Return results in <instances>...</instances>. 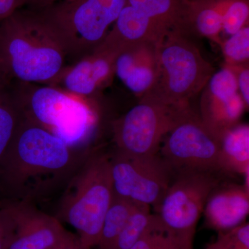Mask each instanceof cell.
Wrapping results in <instances>:
<instances>
[{
  "label": "cell",
  "mask_w": 249,
  "mask_h": 249,
  "mask_svg": "<svg viewBox=\"0 0 249 249\" xmlns=\"http://www.w3.org/2000/svg\"><path fill=\"white\" fill-rule=\"evenodd\" d=\"M60 1V0H45L43 4L42 5V7H41L40 9H45L46 7H48V6H51V5L53 4L54 3L57 2V1Z\"/></svg>",
  "instance_id": "obj_33"
},
{
  "label": "cell",
  "mask_w": 249,
  "mask_h": 249,
  "mask_svg": "<svg viewBox=\"0 0 249 249\" xmlns=\"http://www.w3.org/2000/svg\"><path fill=\"white\" fill-rule=\"evenodd\" d=\"M9 207L15 223V237L8 249H51L70 232L55 217L42 212L31 202H1Z\"/></svg>",
  "instance_id": "obj_12"
},
{
  "label": "cell",
  "mask_w": 249,
  "mask_h": 249,
  "mask_svg": "<svg viewBox=\"0 0 249 249\" xmlns=\"http://www.w3.org/2000/svg\"><path fill=\"white\" fill-rule=\"evenodd\" d=\"M160 43L135 44L124 49L116 57L115 76L139 98L150 91L157 79Z\"/></svg>",
  "instance_id": "obj_14"
},
{
  "label": "cell",
  "mask_w": 249,
  "mask_h": 249,
  "mask_svg": "<svg viewBox=\"0 0 249 249\" xmlns=\"http://www.w3.org/2000/svg\"><path fill=\"white\" fill-rule=\"evenodd\" d=\"M24 116L73 148L85 150L98 127L96 98H86L51 85L12 82Z\"/></svg>",
  "instance_id": "obj_3"
},
{
  "label": "cell",
  "mask_w": 249,
  "mask_h": 249,
  "mask_svg": "<svg viewBox=\"0 0 249 249\" xmlns=\"http://www.w3.org/2000/svg\"><path fill=\"white\" fill-rule=\"evenodd\" d=\"M89 152L70 146L23 114L0 163V203H32L66 186Z\"/></svg>",
  "instance_id": "obj_1"
},
{
  "label": "cell",
  "mask_w": 249,
  "mask_h": 249,
  "mask_svg": "<svg viewBox=\"0 0 249 249\" xmlns=\"http://www.w3.org/2000/svg\"><path fill=\"white\" fill-rule=\"evenodd\" d=\"M201 93L199 117L219 139L228 129L240 124L247 109L239 93L235 74L224 65L214 72Z\"/></svg>",
  "instance_id": "obj_11"
},
{
  "label": "cell",
  "mask_w": 249,
  "mask_h": 249,
  "mask_svg": "<svg viewBox=\"0 0 249 249\" xmlns=\"http://www.w3.org/2000/svg\"><path fill=\"white\" fill-rule=\"evenodd\" d=\"M227 0H190L182 34L206 37L219 45L223 11Z\"/></svg>",
  "instance_id": "obj_17"
},
{
  "label": "cell",
  "mask_w": 249,
  "mask_h": 249,
  "mask_svg": "<svg viewBox=\"0 0 249 249\" xmlns=\"http://www.w3.org/2000/svg\"><path fill=\"white\" fill-rule=\"evenodd\" d=\"M15 223L11 211L4 204H0V249H8L15 237Z\"/></svg>",
  "instance_id": "obj_27"
},
{
  "label": "cell",
  "mask_w": 249,
  "mask_h": 249,
  "mask_svg": "<svg viewBox=\"0 0 249 249\" xmlns=\"http://www.w3.org/2000/svg\"><path fill=\"white\" fill-rule=\"evenodd\" d=\"M205 249H249V222L219 232L217 238Z\"/></svg>",
  "instance_id": "obj_26"
},
{
  "label": "cell",
  "mask_w": 249,
  "mask_h": 249,
  "mask_svg": "<svg viewBox=\"0 0 249 249\" xmlns=\"http://www.w3.org/2000/svg\"><path fill=\"white\" fill-rule=\"evenodd\" d=\"M114 196L110 157L89 152L65 186L55 217L74 228L82 244L92 249Z\"/></svg>",
  "instance_id": "obj_4"
},
{
  "label": "cell",
  "mask_w": 249,
  "mask_h": 249,
  "mask_svg": "<svg viewBox=\"0 0 249 249\" xmlns=\"http://www.w3.org/2000/svg\"><path fill=\"white\" fill-rule=\"evenodd\" d=\"M139 204L114 196L103 220L98 249H114L118 237Z\"/></svg>",
  "instance_id": "obj_20"
},
{
  "label": "cell",
  "mask_w": 249,
  "mask_h": 249,
  "mask_svg": "<svg viewBox=\"0 0 249 249\" xmlns=\"http://www.w3.org/2000/svg\"><path fill=\"white\" fill-rule=\"evenodd\" d=\"M68 65L65 46L40 10L22 8L0 23V70L11 83L52 86Z\"/></svg>",
  "instance_id": "obj_2"
},
{
  "label": "cell",
  "mask_w": 249,
  "mask_h": 249,
  "mask_svg": "<svg viewBox=\"0 0 249 249\" xmlns=\"http://www.w3.org/2000/svg\"><path fill=\"white\" fill-rule=\"evenodd\" d=\"M203 213L206 226L227 231L246 222L249 213V189L244 183L221 182L211 192Z\"/></svg>",
  "instance_id": "obj_15"
},
{
  "label": "cell",
  "mask_w": 249,
  "mask_h": 249,
  "mask_svg": "<svg viewBox=\"0 0 249 249\" xmlns=\"http://www.w3.org/2000/svg\"><path fill=\"white\" fill-rule=\"evenodd\" d=\"M220 158L224 175L249 173V125L238 124L228 129L219 139Z\"/></svg>",
  "instance_id": "obj_18"
},
{
  "label": "cell",
  "mask_w": 249,
  "mask_h": 249,
  "mask_svg": "<svg viewBox=\"0 0 249 249\" xmlns=\"http://www.w3.org/2000/svg\"><path fill=\"white\" fill-rule=\"evenodd\" d=\"M51 249H91L85 247L80 242L78 235L70 232L68 237L65 240L62 241L61 243Z\"/></svg>",
  "instance_id": "obj_30"
},
{
  "label": "cell",
  "mask_w": 249,
  "mask_h": 249,
  "mask_svg": "<svg viewBox=\"0 0 249 249\" xmlns=\"http://www.w3.org/2000/svg\"><path fill=\"white\" fill-rule=\"evenodd\" d=\"M110 165L114 196L152 206L156 212L176 175L160 152L129 156L116 152Z\"/></svg>",
  "instance_id": "obj_9"
},
{
  "label": "cell",
  "mask_w": 249,
  "mask_h": 249,
  "mask_svg": "<svg viewBox=\"0 0 249 249\" xmlns=\"http://www.w3.org/2000/svg\"><path fill=\"white\" fill-rule=\"evenodd\" d=\"M229 67L235 74L239 93L245 103L247 110L249 107V65Z\"/></svg>",
  "instance_id": "obj_28"
},
{
  "label": "cell",
  "mask_w": 249,
  "mask_h": 249,
  "mask_svg": "<svg viewBox=\"0 0 249 249\" xmlns=\"http://www.w3.org/2000/svg\"><path fill=\"white\" fill-rule=\"evenodd\" d=\"M23 114L11 85L0 91V163L9 150Z\"/></svg>",
  "instance_id": "obj_22"
},
{
  "label": "cell",
  "mask_w": 249,
  "mask_h": 249,
  "mask_svg": "<svg viewBox=\"0 0 249 249\" xmlns=\"http://www.w3.org/2000/svg\"><path fill=\"white\" fill-rule=\"evenodd\" d=\"M116 57L110 52L95 50L69 64L52 86L83 97L96 98L99 91L112 83Z\"/></svg>",
  "instance_id": "obj_13"
},
{
  "label": "cell",
  "mask_w": 249,
  "mask_h": 249,
  "mask_svg": "<svg viewBox=\"0 0 249 249\" xmlns=\"http://www.w3.org/2000/svg\"><path fill=\"white\" fill-rule=\"evenodd\" d=\"M28 1L29 0H0V23L27 6Z\"/></svg>",
  "instance_id": "obj_29"
},
{
  "label": "cell",
  "mask_w": 249,
  "mask_h": 249,
  "mask_svg": "<svg viewBox=\"0 0 249 249\" xmlns=\"http://www.w3.org/2000/svg\"><path fill=\"white\" fill-rule=\"evenodd\" d=\"M127 0H60L39 9L66 49L68 62L94 52L106 38Z\"/></svg>",
  "instance_id": "obj_6"
},
{
  "label": "cell",
  "mask_w": 249,
  "mask_h": 249,
  "mask_svg": "<svg viewBox=\"0 0 249 249\" xmlns=\"http://www.w3.org/2000/svg\"><path fill=\"white\" fill-rule=\"evenodd\" d=\"M190 0H127V4L168 31L182 34Z\"/></svg>",
  "instance_id": "obj_19"
},
{
  "label": "cell",
  "mask_w": 249,
  "mask_h": 249,
  "mask_svg": "<svg viewBox=\"0 0 249 249\" xmlns=\"http://www.w3.org/2000/svg\"><path fill=\"white\" fill-rule=\"evenodd\" d=\"M193 111L191 104L168 106L141 98L137 106L112 123L116 152L129 156L158 154L167 134Z\"/></svg>",
  "instance_id": "obj_7"
},
{
  "label": "cell",
  "mask_w": 249,
  "mask_h": 249,
  "mask_svg": "<svg viewBox=\"0 0 249 249\" xmlns=\"http://www.w3.org/2000/svg\"><path fill=\"white\" fill-rule=\"evenodd\" d=\"M45 0H29L27 8L31 9H40Z\"/></svg>",
  "instance_id": "obj_32"
},
{
  "label": "cell",
  "mask_w": 249,
  "mask_h": 249,
  "mask_svg": "<svg viewBox=\"0 0 249 249\" xmlns=\"http://www.w3.org/2000/svg\"><path fill=\"white\" fill-rule=\"evenodd\" d=\"M159 58L155 84L142 98L168 106L191 104V98L201 92L215 72L196 44L178 31H170L165 36Z\"/></svg>",
  "instance_id": "obj_5"
},
{
  "label": "cell",
  "mask_w": 249,
  "mask_h": 249,
  "mask_svg": "<svg viewBox=\"0 0 249 249\" xmlns=\"http://www.w3.org/2000/svg\"><path fill=\"white\" fill-rule=\"evenodd\" d=\"M130 249H194L165 230L164 227L142 236Z\"/></svg>",
  "instance_id": "obj_25"
},
{
  "label": "cell",
  "mask_w": 249,
  "mask_h": 249,
  "mask_svg": "<svg viewBox=\"0 0 249 249\" xmlns=\"http://www.w3.org/2000/svg\"><path fill=\"white\" fill-rule=\"evenodd\" d=\"M160 154L175 173L211 172L224 175L220 142L194 111L167 134Z\"/></svg>",
  "instance_id": "obj_10"
},
{
  "label": "cell",
  "mask_w": 249,
  "mask_h": 249,
  "mask_svg": "<svg viewBox=\"0 0 249 249\" xmlns=\"http://www.w3.org/2000/svg\"><path fill=\"white\" fill-rule=\"evenodd\" d=\"M224 58V65L237 66L249 63V26L222 39L219 44Z\"/></svg>",
  "instance_id": "obj_23"
},
{
  "label": "cell",
  "mask_w": 249,
  "mask_h": 249,
  "mask_svg": "<svg viewBox=\"0 0 249 249\" xmlns=\"http://www.w3.org/2000/svg\"><path fill=\"white\" fill-rule=\"evenodd\" d=\"M168 32L160 24L127 4L105 40L95 50L110 52L118 56L124 49L135 44L162 42Z\"/></svg>",
  "instance_id": "obj_16"
},
{
  "label": "cell",
  "mask_w": 249,
  "mask_h": 249,
  "mask_svg": "<svg viewBox=\"0 0 249 249\" xmlns=\"http://www.w3.org/2000/svg\"><path fill=\"white\" fill-rule=\"evenodd\" d=\"M11 84V82L10 81L9 78L5 76L4 73L0 70V91L7 88Z\"/></svg>",
  "instance_id": "obj_31"
},
{
  "label": "cell",
  "mask_w": 249,
  "mask_h": 249,
  "mask_svg": "<svg viewBox=\"0 0 249 249\" xmlns=\"http://www.w3.org/2000/svg\"><path fill=\"white\" fill-rule=\"evenodd\" d=\"M163 227L158 214L150 213V206L139 204L118 237L114 249H130L145 233Z\"/></svg>",
  "instance_id": "obj_21"
},
{
  "label": "cell",
  "mask_w": 249,
  "mask_h": 249,
  "mask_svg": "<svg viewBox=\"0 0 249 249\" xmlns=\"http://www.w3.org/2000/svg\"><path fill=\"white\" fill-rule=\"evenodd\" d=\"M222 33L231 36L249 26V0H227L222 14Z\"/></svg>",
  "instance_id": "obj_24"
},
{
  "label": "cell",
  "mask_w": 249,
  "mask_h": 249,
  "mask_svg": "<svg viewBox=\"0 0 249 249\" xmlns=\"http://www.w3.org/2000/svg\"><path fill=\"white\" fill-rule=\"evenodd\" d=\"M221 182V175L211 172L176 173L157 211L165 230L193 245L206 201Z\"/></svg>",
  "instance_id": "obj_8"
}]
</instances>
